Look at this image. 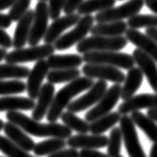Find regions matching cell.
I'll use <instances>...</instances> for the list:
<instances>
[{
	"label": "cell",
	"instance_id": "cell-1",
	"mask_svg": "<svg viewBox=\"0 0 157 157\" xmlns=\"http://www.w3.org/2000/svg\"><path fill=\"white\" fill-rule=\"evenodd\" d=\"M6 119L8 120V122L17 125L26 133L36 137L60 138L66 140L72 136V130L66 125H60L56 122L39 123V121L17 111L7 112Z\"/></svg>",
	"mask_w": 157,
	"mask_h": 157
},
{
	"label": "cell",
	"instance_id": "cell-2",
	"mask_svg": "<svg viewBox=\"0 0 157 157\" xmlns=\"http://www.w3.org/2000/svg\"><path fill=\"white\" fill-rule=\"evenodd\" d=\"M93 85H94L93 78L88 77H80L70 82L65 87L60 89L55 95L52 104L46 114V119L48 122H56L63 113V110L72 102V100L81 93L89 90Z\"/></svg>",
	"mask_w": 157,
	"mask_h": 157
},
{
	"label": "cell",
	"instance_id": "cell-3",
	"mask_svg": "<svg viewBox=\"0 0 157 157\" xmlns=\"http://www.w3.org/2000/svg\"><path fill=\"white\" fill-rule=\"evenodd\" d=\"M127 44V38L123 35L113 37L92 35L78 42L76 48L78 52L84 55L90 52H118L126 48Z\"/></svg>",
	"mask_w": 157,
	"mask_h": 157
},
{
	"label": "cell",
	"instance_id": "cell-4",
	"mask_svg": "<svg viewBox=\"0 0 157 157\" xmlns=\"http://www.w3.org/2000/svg\"><path fill=\"white\" fill-rule=\"evenodd\" d=\"M83 59L86 63L107 65L123 70H130L135 65L131 55L119 52H90L84 53Z\"/></svg>",
	"mask_w": 157,
	"mask_h": 157
},
{
	"label": "cell",
	"instance_id": "cell-5",
	"mask_svg": "<svg viewBox=\"0 0 157 157\" xmlns=\"http://www.w3.org/2000/svg\"><path fill=\"white\" fill-rule=\"evenodd\" d=\"M56 48L53 44H44L42 45H34L27 48H18L7 52L5 62L7 63H24L30 62H38L53 55Z\"/></svg>",
	"mask_w": 157,
	"mask_h": 157
},
{
	"label": "cell",
	"instance_id": "cell-6",
	"mask_svg": "<svg viewBox=\"0 0 157 157\" xmlns=\"http://www.w3.org/2000/svg\"><path fill=\"white\" fill-rule=\"evenodd\" d=\"M95 17L92 15H84L81 17L78 22L76 24V27L69 33L63 34L58 40H56L53 46L56 51H66L71 48L75 44H78L87 36L89 33H91L92 27L94 26Z\"/></svg>",
	"mask_w": 157,
	"mask_h": 157
},
{
	"label": "cell",
	"instance_id": "cell-7",
	"mask_svg": "<svg viewBox=\"0 0 157 157\" xmlns=\"http://www.w3.org/2000/svg\"><path fill=\"white\" fill-rule=\"evenodd\" d=\"M144 4V0H129L122 5L98 12L97 15L95 16V21H97L98 23H103L130 18L138 14L139 11H141Z\"/></svg>",
	"mask_w": 157,
	"mask_h": 157
},
{
	"label": "cell",
	"instance_id": "cell-8",
	"mask_svg": "<svg viewBox=\"0 0 157 157\" xmlns=\"http://www.w3.org/2000/svg\"><path fill=\"white\" fill-rule=\"evenodd\" d=\"M121 90H122V87L120 84H115L112 87H110L106 91L102 99L91 110H89L86 113L85 120L89 123H92L99 118L111 113L113 108L116 106L119 99L121 98Z\"/></svg>",
	"mask_w": 157,
	"mask_h": 157
},
{
	"label": "cell",
	"instance_id": "cell-9",
	"mask_svg": "<svg viewBox=\"0 0 157 157\" xmlns=\"http://www.w3.org/2000/svg\"><path fill=\"white\" fill-rule=\"evenodd\" d=\"M120 129L122 131L123 141L128 155L130 157H147L142 145L139 141L136 125L132 121L130 116L122 115L119 121Z\"/></svg>",
	"mask_w": 157,
	"mask_h": 157
},
{
	"label": "cell",
	"instance_id": "cell-10",
	"mask_svg": "<svg viewBox=\"0 0 157 157\" xmlns=\"http://www.w3.org/2000/svg\"><path fill=\"white\" fill-rule=\"evenodd\" d=\"M108 90V85L106 81L99 80L94 83V85L89 89V91L83 95L82 97L78 98L75 101H72L67 107V111L73 113L83 112L86 109L96 105L102 99L106 91Z\"/></svg>",
	"mask_w": 157,
	"mask_h": 157
},
{
	"label": "cell",
	"instance_id": "cell-11",
	"mask_svg": "<svg viewBox=\"0 0 157 157\" xmlns=\"http://www.w3.org/2000/svg\"><path fill=\"white\" fill-rule=\"evenodd\" d=\"M48 5L44 1H38L34 9V17L27 41L30 46L37 45L44 39L48 28Z\"/></svg>",
	"mask_w": 157,
	"mask_h": 157
},
{
	"label": "cell",
	"instance_id": "cell-12",
	"mask_svg": "<svg viewBox=\"0 0 157 157\" xmlns=\"http://www.w3.org/2000/svg\"><path fill=\"white\" fill-rule=\"evenodd\" d=\"M85 77L91 78H99L102 81L113 82L115 84H122L125 81V75L118 67L107 65H96V63H86L82 69Z\"/></svg>",
	"mask_w": 157,
	"mask_h": 157
},
{
	"label": "cell",
	"instance_id": "cell-13",
	"mask_svg": "<svg viewBox=\"0 0 157 157\" xmlns=\"http://www.w3.org/2000/svg\"><path fill=\"white\" fill-rule=\"evenodd\" d=\"M49 72V67L48 62L44 59L38 60L33 66V70H30L29 75L27 77L26 92L28 97L31 99H37L38 94L42 87V82L48 76Z\"/></svg>",
	"mask_w": 157,
	"mask_h": 157
},
{
	"label": "cell",
	"instance_id": "cell-14",
	"mask_svg": "<svg viewBox=\"0 0 157 157\" xmlns=\"http://www.w3.org/2000/svg\"><path fill=\"white\" fill-rule=\"evenodd\" d=\"M81 19V15L78 13L67 14L63 17H59L58 19L53 20L52 23L48 26V31L44 37V44H53L58 39L62 36L63 31L67 28L72 27L78 22Z\"/></svg>",
	"mask_w": 157,
	"mask_h": 157
},
{
	"label": "cell",
	"instance_id": "cell-15",
	"mask_svg": "<svg viewBox=\"0 0 157 157\" xmlns=\"http://www.w3.org/2000/svg\"><path fill=\"white\" fill-rule=\"evenodd\" d=\"M132 56L137 63L138 67L147 78V82L151 89L157 94V65L154 59L144 53L141 49L135 48Z\"/></svg>",
	"mask_w": 157,
	"mask_h": 157
},
{
	"label": "cell",
	"instance_id": "cell-16",
	"mask_svg": "<svg viewBox=\"0 0 157 157\" xmlns=\"http://www.w3.org/2000/svg\"><path fill=\"white\" fill-rule=\"evenodd\" d=\"M157 108V94H139L133 96L129 100L120 104L118 112L121 115H127L128 113L140 111L141 109Z\"/></svg>",
	"mask_w": 157,
	"mask_h": 157
},
{
	"label": "cell",
	"instance_id": "cell-17",
	"mask_svg": "<svg viewBox=\"0 0 157 157\" xmlns=\"http://www.w3.org/2000/svg\"><path fill=\"white\" fill-rule=\"evenodd\" d=\"M55 93L56 88L53 84L48 82L46 84L42 85L37 97V102L35 103V106L33 110V114H31L33 119L40 121L44 119V116H46V114H48V110L52 104L53 98H55Z\"/></svg>",
	"mask_w": 157,
	"mask_h": 157
},
{
	"label": "cell",
	"instance_id": "cell-18",
	"mask_svg": "<svg viewBox=\"0 0 157 157\" xmlns=\"http://www.w3.org/2000/svg\"><path fill=\"white\" fill-rule=\"evenodd\" d=\"M109 138L105 135L78 134L71 136L67 141L69 147L75 149H100L108 145Z\"/></svg>",
	"mask_w": 157,
	"mask_h": 157
},
{
	"label": "cell",
	"instance_id": "cell-19",
	"mask_svg": "<svg viewBox=\"0 0 157 157\" xmlns=\"http://www.w3.org/2000/svg\"><path fill=\"white\" fill-rule=\"evenodd\" d=\"M125 37L127 38L128 41L137 46V48L141 49L144 53L157 63V44L151 37L144 33H141L137 29H131V28L127 29Z\"/></svg>",
	"mask_w": 157,
	"mask_h": 157
},
{
	"label": "cell",
	"instance_id": "cell-20",
	"mask_svg": "<svg viewBox=\"0 0 157 157\" xmlns=\"http://www.w3.org/2000/svg\"><path fill=\"white\" fill-rule=\"evenodd\" d=\"M34 17V10L29 9L28 11L17 21V25L14 31L12 38V46L15 49L22 48L28 41L29 37L31 25Z\"/></svg>",
	"mask_w": 157,
	"mask_h": 157
},
{
	"label": "cell",
	"instance_id": "cell-21",
	"mask_svg": "<svg viewBox=\"0 0 157 157\" xmlns=\"http://www.w3.org/2000/svg\"><path fill=\"white\" fill-rule=\"evenodd\" d=\"M4 133L6 137L9 139L10 141L17 145L18 147L22 148L23 150L27 152L33 151V148L35 146V142L26 134L25 131H23L20 127L17 125L13 124L11 122L4 123V127H3Z\"/></svg>",
	"mask_w": 157,
	"mask_h": 157
},
{
	"label": "cell",
	"instance_id": "cell-22",
	"mask_svg": "<svg viewBox=\"0 0 157 157\" xmlns=\"http://www.w3.org/2000/svg\"><path fill=\"white\" fill-rule=\"evenodd\" d=\"M143 77L144 75L139 67H133L132 69L128 70V73L125 77L124 85L121 90V99L123 101L129 100L135 96V93L139 90L143 83Z\"/></svg>",
	"mask_w": 157,
	"mask_h": 157
},
{
	"label": "cell",
	"instance_id": "cell-23",
	"mask_svg": "<svg viewBox=\"0 0 157 157\" xmlns=\"http://www.w3.org/2000/svg\"><path fill=\"white\" fill-rule=\"evenodd\" d=\"M35 102L33 99L16 96H4L0 98V112L29 111L33 110Z\"/></svg>",
	"mask_w": 157,
	"mask_h": 157
},
{
	"label": "cell",
	"instance_id": "cell-24",
	"mask_svg": "<svg viewBox=\"0 0 157 157\" xmlns=\"http://www.w3.org/2000/svg\"><path fill=\"white\" fill-rule=\"evenodd\" d=\"M48 65L52 70H66V69H77L83 63V56L70 53V55H52L48 56Z\"/></svg>",
	"mask_w": 157,
	"mask_h": 157
},
{
	"label": "cell",
	"instance_id": "cell-25",
	"mask_svg": "<svg viewBox=\"0 0 157 157\" xmlns=\"http://www.w3.org/2000/svg\"><path fill=\"white\" fill-rule=\"evenodd\" d=\"M128 29L127 22L124 21H112V22L97 23L92 27V35H100V36H121L126 33Z\"/></svg>",
	"mask_w": 157,
	"mask_h": 157
},
{
	"label": "cell",
	"instance_id": "cell-26",
	"mask_svg": "<svg viewBox=\"0 0 157 157\" xmlns=\"http://www.w3.org/2000/svg\"><path fill=\"white\" fill-rule=\"evenodd\" d=\"M131 119L137 127L144 132V134L152 142H157V123L150 119L147 115H144L140 111L131 113Z\"/></svg>",
	"mask_w": 157,
	"mask_h": 157
},
{
	"label": "cell",
	"instance_id": "cell-27",
	"mask_svg": "<svg viewBox=\"0 0 157 157\" xmlns=\"http://www.w3.org/2000/svg\"><path fill=\"white\" fill-rule=\"evenodd\" d=\"M120 119L121 114L119 112H111L90 123V132L92 134L102 135L109 129L114 128L117 123H119Z\"/></svg>",
	"mask_w": 157,
	"mask_h": 157
},
{
	"label": "cell",
	"instance_id": "cell-28",
	"mask_svg": "<svg viewBox=\"0 0 157 157\" xmlns=\"http://www.w3.org/2000/svg\"><path fill=\"white\" fill-rule=\"evenodd\" d=\"M67 141L65 139L60 138H51L46 140L40 141L35 144L33 148L34 154L41 157V156H48L59 150H62L66 147Z\"/></svg>",
	"mask_w": 157,
	"mask_h": 157
},
{
	"label": "cell",
	"instance_id": "cell-29",
	"mask_svg": "<svg viewBox=\"0 0 157 157\" xmlns=\"http://www.w3.org/2000/svg\"><path fill=\"white\" fill-rule=\"evenodd\" d=\"M62 122L69 127L72 131H76L78 134H87L90 132V124L86 120L81 119L76 115V113L67 111L60 116Z\"/></svg>",
	"mask_w": 157,
	"mask_h": 157
},
{
	"label": "cell",
	"instance_id": "cell-30",
	"mask_svg": "<svg viewBox=\"0 0 157 157\" xmlns=\"http://www.w3.org/2000/svg\"><path fill=\"white\" fill-rule=\"evenodd\" d=\"M116 0H85L78 8L80 15H89L93 12H101L114 7Z\"/></svg>",
	"mask_w": 157,
	"mask_h": 157
},
{
	"label": "cell",
	"instance_id": "cell-31",
	"mask_svg": "<svg viewBox=\"0 0 157 157\" xmlns=\"http://www.w3.org/2000/svg\"><path fill=\"white\" fill-rule=\"evenodd\" d=\"M81 77V71L77 69H66V70H52L49 71L46 78L51 84H62L70 83Z\"/></svg>",
	"mask_w": 157,
	"mask_h": 157
},
{
	"label": "cell",
	"instance_id": "cell-32",
	"mask_svg": "<svg viewBox=\"0 0 157 157\" xmlns=\"http://www.w3.org/2000/svg\"><path fill=\"white\" fill-rule=\"evenodd\" d=\"M29 72L30 70L27 67L6 63L0 65V80H4V78L21 80V78H27Z\"/></svg>",
	"mask_w": 157,
	"mask_h": 157
},
{
	"label": "cell",
	"instance_id": "cell-33",
	"mask_svg": "<svg viewBox=\"0 0 157 157\" xmlns=\"http://www.w3.org/2000/svg\"><path fill=\"white\" fill-rule=\"evenodd\" d=\"M127 25L131 29H138V28L142 27H157V15H152V14H136V15L128 18Z\"/></svg>",
	"mask_w": 157,
	"mask_h": 157
},
{
	"label": "cell",
	"instance_id": "cell-34",
	"mask_svg": "<svg viewBox=\"0 0 157 157\" xmlns=\"http://www.w3.org/2000/svg\"><path fill=\"white\" fill-rule=\"evenodd\" d=\"M123 135L120 127L112 128L111 133L109 135V141L107 145V152L110 157H116L120 155L121 148H122Z\"/></svg>",
	"mask_w": 157,
	"mask_h": 157
},
{
	"label": "cell",
	"instance_id": "cell-35",
	"mask_svg": "<svg viewBox=\"0 0 157 157\" xmlns=\"http://www.w3.org/2000/svg\"><path fill=\"white\" fill-rule=\"evenodd\" d=\"M0 152L7 157H34L27 151L12 143L7 137L0 135Z\"/></svg>",
	"mask_w": 157,
	"mask_h": 157
},
{
	"label": "cell",
	"instance_id": "cell-36",
	"mask_svg": "<svg viewBox=\"0 0 157 157\" xmlns=\"http://www.w3.org/2000/svg\"><path fill=\"white\" fill-rule=\"evenodd\" d=\"M26 91V84L20 80H0V96L21 94Z\"/></svg>",
	"mask_w": 157,
	"mask_h": 157
},
{
	"label": "cell",
	"instance_id": "cell-37",
	"mask_svg": "<svg viewBox=\"0 0 157 157\" xmlns=\"http://www.w3.org/2000/svg\"><path fill=\"white\" fill-rule=\"evenodd\" d=\"M31 4V0H15L10 7L8 16L12 21H18L28 10Z\"/></svg>",
	"mask_w": 157,
	"mask_h": 157
},
{
	"label": "cell",
	"instance_id": "cell-38",
	"mask_svg": "<svg viewBox=\"0 0 157 157\" xmlns=\"http://www.w3.org/2000/svg\"><path fill=\"white\" fill-rule=\"evenodd\" d=\"M48 13L49 17L52 20L58 19L60 17V12L63 10L67 0H48Z\"/></svg>",
	"mask_w": 157,
	"mask_h": 157
},
{
	"label": "cell",
	"instance_id": "cell-39",
	"mask_svg": "<svg viewBox=\"0 0 157 157\" xmlns=\"http://www.w3.org/2000/svg\"><path fill=\"white\" fill-rule=\"evenodd\" d=\"M84 1L85 0H67L65 7H63V12L66 14L75 13V11L78 10V8Z\"/></svg>",
	"mask_w": 157,
	"mask_h": 157
},
{
	"label": "cell",
	"instance_id": "cell-40",
	"mask_svg": "<svg viewBox=\"0 0 157 157\" xmlns=\"http://www.w3.org/2000/svg\"><path fill=\"white\" fill-rule=\"evenodd\" d=\"M48 157H78V152L75 148H69V149H62L52 154L48 155Z\"/></svg>",
	"mask_w": 157,
	"mask_h": 157
},
{
	"label": "cell",
	"instance_id": "cell-41",
	"mask_svg": "<svg viewBox=\"0 0 157 157\" xmlns=\"http://www.w3.org/2000/svg\"><path fill=\"white\" fill-rule=\"evenodd\" d=\"M0 46L5 49L12 48V38L2 28H0Z\"/></svg>",
	"mask_w": 157,
	"mask_h": 157
},
{
	"label": "cell",
	"instance_id": "cell-42",
	"mask_svg": "<svg viewBox=\"0 0 157 157\" xmlns=\"http://www.w3.org/2000/svg\"><path fill=\"white\" fill-rule=\"evenodd\" d=\"M78 157H110L108 154L100 152L96 149H82L78 152Z\"/></svg>",
	"mask_w": 157,
	"mask_h": 157
},
{
	"label": "cell",
	"instance_id": "cell-43",
	"mask_svg": "<svg viewBox=\"0 0 157 157\" xmlns=\"http://www.w3.org/2000/svg\"><path fill=\"white\" fill-rule=\"evenodd\" d=\"M11 23H12V20L10 19L8 14L0 13V28H2V29L8 28L11 25Z\"/></svg>",
	"mask_w": 157,
	"mask_h": 157
},
{
	"label": "cell",
	"instance_id": "cell-44",
	"mask_svg": "<svg viewBox=\"0 0 157 157\" xmlns=\"http://www.w3.org/2000/svg\"><path fill=\"white\" fill-rule=\"evenodd\" d=\"M145 5L148 9H150L152 12H154L157 15V0H144Z\"/></svg>",
	"mask_w": 157,
	"mask_h": 157
},
{
	"label": "cell",
	"instance_id": "cell-45",
	"mask_svg": "<svg viewBox=\"0 0 157 157\" xmlns=\"http://www.w3.org/2000/svg\"><path fill=\"white\" fill-rule=\"evenodd\" d=\"M146 35H148L149 37H151L157 44V27H152V28H146Z\"/></svg>",
	"mask_w": 157,
	"mask_h": 157
},
{
	"label": "cell",
	"instance_id": "cell-46",
	"mask_svg": "<svg viewBox=\"0 0 157 157\" xmlns=\"http://www.w3.org/2000/svg\"><path fill=\"white\" fill-rule=\"evenodd\" d=\"M14 2H15V0H0V11L10 8Z\"/></svg>",
	"mask_w": 157,
	"mask_h": 157
},
{
	"label": "cell",
	"instance_id": "cell-47",
	"mask_svg": "<svg viewBox=\"0 0 157 157\" xmlns=\"http://www.w3.org/2000/svg\"><path fill=\"white\" fill-rule=\"evenodd\" d=\"M147 116L150 118V119H152L153 121H155V122L157 123V108L148 109Z\"/></svg>",
	"mask_w": 157,
	"mask_h": 157
},
{
	"label": "cell",
	"instance_id": "cell-48",
	"mask_svg": "<svg viewBox=\"0 0 157 157\" xmlns=\"http://www.w3.org/2000/svg\"><path fill=\"white\" fill-rule=\"evenodd\" d=\"M149 157H157V142H155L152 145L150 149V153H149Z\"/></svg>",
	"mask_w": 157,
	"mask_h": 157
},
{
	"label": "cell",
	"instance_id": "cell-49",
	"mask_svg": "<svg viewBox=\"0 0 157 157\" xmlns=\"http://www.w3.org/2000/svg\"><path fill=\"white\" fill-rule=\"evenodd\" d=\"M7 55V52H6V49L5 48H0V62L3 59H5V56Z\"/></svg>",
	"mask_w": 157,
	"mask_h": 157
},
{
	"label": "cell",
	"instance_id": "cell-50",
	"mask_svg": "<svg viewBox=\"0 0 157 157\" xmlns=\"http://www.w3.org/2000/svg\"><path fill=\"white\" fill-rule=\"evenodd\" d=\"M3 127H4V122H3L2 119H0V131L3 130Z\"/></svg>",
	"mask_w": 157,
	"mask_h": 157
},
{
	"label": "cell",
	"instance_id": "cell-51",
	"mask_svg": "<svg viewBox=\"0 0 157 157\" xmlns=\"http://www.w3.org/2000/svg\"><path fill=\"white\" fill-rule=\"evenodd\" d=\"M39 1H44V2H46L48 0H39Z\"/></svg>",
	"mask_w": 157,
	"mask_h": 157
},
{
	"label": "cell",
	"instance_id": "cell-52",
	"mask_svg": "<svg viewBox=\"0 0 157 157\" xmlns=\"http://www.w3.org/2000/svg\"><path fill=\"white\" fill-rule=\"evenodd\" d=\"M116 157H123V156H121V155H118V156H116Z\"/></svg>",
	"mask_w": 157,
	"mask_h": 157
},
{
	"label": "cell",
	"instance_id": "cell-53",
	"mask_svg": "<svg viewBox=\"0 0 157 157\" xmlns=\"http://www.w3.org/2000/svg\"><path fill=\"white\" fill-rule=\"evenodd\" d=\"M0 157H3V156H0Z\"/></svg>",
	"mask_w": 157,
	"mask_h": 157
}]
</instances>
